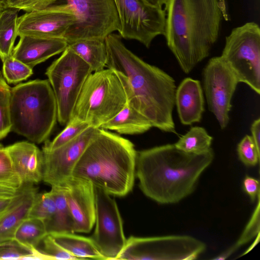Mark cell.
Here are the masks:
<instances>
[{"label": "cell", "instance_id": "cell-1", "mask_svg": "<svg viewBox=\"0 0 260 260\" xmlns=\"http://www.w3.org/2000/svg\"><path fill=\"white\" fill-rule=\"evenodd\" d=\"M121 38L114 32L105 38L106 67L117 73L129 105L144 116L152 127L176 134L173 118L176 90L174 79L133 53Z\"/></svg>", "mask_w": 260, "mask_h": 260}, {"label": "cell", "instance_id": "cell-2", "mask_svg": "<svg viewBox=\"0 0 260 260\" xmlns=\"http://www.w3.org/2000/svg\"><path fill=\"white\" fill-rule=\"evenodd\" d=\"M214 157L209 151L185 152L174 144L137 151L136 176L142 192L161 204L178 203L191 194Z\"/></svg>", "mask_w": 260, "mask_h": 260}, {"label": "cell", "instance_id": "cell-3", "mask_svg": "<svg viewBox=\"0 0 260 260\" xmlns=\"http://www.w3.org/2000/svg\"><path fill=\"white\" fill-rule=\"evenodd\" d=\"M167 45L186 74L209 55L216 42L224 8L219 0H168Z\"/></svg>", "mask_w": 260, "mask_h": 260}, {"label": "cell", "instance_id": "cell-4", "mask_svg": "<svg viewBox=\"0 0 260 260\" xmlns=\"http://www.w3.org/2000/svg\"><path fill=\"white\" fill-rule=\"evenodd\" d=\"M137 151L128 140L99 128L76 164L72 176L87 180L111 196L133 189Z\"/></svg>", "mask_w": 260, "mask_h": 260}, {"label": "cell", "instance_id": "cell-5", "mask_svg": "<svg viewBox=\"0 0 260 260\" xmlns=\"http://www.w3.org/2000/svg\"><path fill=\"white\" fill-rule=\"evenodd\" d=\"M11 131L37 144L46 141L57 120L54 92L48 80L36 79L11 89Z\"/></svg>", "mask_w": 260, "mask_h": 260}, {"label": "cell", "instance_id": "cell-6", "mask_svg": "<svg viewBox=\"0 0 260 260\" xmlns=\"http://www.w3.org/2000/svg\"><path fill=\"white\" fill-rule=\"evenodd\" d=\"M127 104L123 85L117 73L107 68L92 73L85 81L72 116L100 128Z\"/></svg>", "mask_w": 260, "mask_h": 260}, {"label": "cell", "instance_id": "cell-7", "mask_svg": "<svg viewBox=\"0 0 260 260\" xmlns=\"http://www.w3.org/2000/svg\"><path fill=\"white\" fill-rule=\"evenodd\" d=\"M221 58L239 82L260 93V28L247 22L234 28L226 37Z\"/></svg>", "mask_w": 260, "mask_h": 260}, {"label": "cell", "instance_id": "cell-8", "mask_svg": "<svg viewBox=\"0 0 260 260\" xmlns=\"http://www.w3.org/2000/svg\"><path fill=\"white\" fill-rule=\"evenodd\" d=\"M92 73L88 64L68 47L47 69L60 125H66L72 118L83 86Z\"/></svg>", "mask_w": 260, "mask_h": 260}, {"label": "cell", "instance_id": "cell-9", "mask_svg": "<svg viewBox=\"0 0 260 260\" xmlns=\"http://www.w3.org/2000/svg\"><path fill=\"white\" fill-rule=\"evenodd\" d=\"M64 6L70 7L76 17L64 37L68 43L89 39H105L119 28L114 0H55L49 7Z\"/></svg>", "mask_w": 260, "mask_h": 260}, {"label": "cell", "instance_id": "cell-10", "mask_svg": "<svg viewBox=\"0 0 260 260\" xmlns=\"http://www.w3.org/2000/svg\"><path fill=\"white\" fill-rule=\"evenodd\" d=\"M206 249L204 242L189 236H131L116 260H193Z\"/></svg>", "mask_w": 260, "mask_h": 260}, {"label": "cell", "instance_id": "cell-11", "mask_svg": "<svg viewBox=\"0 0 260 260\" xmlns=\"http://www.w3.org/2000/svg\"><path fill=\"white\" fill-rule=\"evenodd\" d=\"M119 20L118 30L125 39L139 41L149 48L157 36L165 35L166 12L145 0H114Z\"/></svg>", "mask_w": 260, "mask_h": 260}, {"label": "cell", "instance_id": "cell-12", "mask_svg": "<svg viewBox=\"0 0 260 260\" xmlns=\"http://www.w3.org/2000/svg\"><path fill=\"white\" fill-rule=\"evenodd\" d=\"M94 190L95 228L90 238L105 259H116L126 241L122 218L111 195L99 188Z\"/></svg>", "mask_w": 260, "mask_h": 260}, {"label": "cell", "instance_id": "cell-13", "mask_svg": "<svg viewBox=\"0 0 260 260\" xmlns=\"http://www.w3.org/2000/svg\"><path fill=\"white\" fill-rule=\"evenodd\" d=\"M202 80L208 109L223 129L230 121L231 101L239 82L220 56L209 59L203 69Z\"/></svg>", "mask_w": 260, "mask_h": 260}, {"label": "cell", "instance_id": "cell-14", "mask_svg": "<svg viewBox=\"0 0 260 260\" xmlns=\"http://www.w3.org/2000/svg\"><path fill=\"white\" fill-rule=\"evenodd\" d=\"M98 128L89 126L77 137L54 150L42 149V181L51 186L64 185L72 177L76 164Z\"/></svg>", "mask_w": 260, "mask_h": 260}, {"label": "cell", "instance_id": "cell-15", "mask_svg": "<svg viewBox=\"0 0 260 260\" xmlns=\"http://www.w3.org/2000/svg\"><path fill=\"white\" fill-rule=\"evenodd\" d=\"M76 17L69 6L49 7L26 12L18 21V36L63 38Z\"/></svg>", "mask_w": 260, "mask_h": 260}, {"label": "cell", "instance_id": "cell-16", "mask_svg": "<svg viewBox=\"0 0 260 260\" xmlns=\"http://www.w3.org/2000/svg\"><path fill=\"white\" fill-rule=\"evenodd\" d=\"M64 185L75 233H89L95 222L94 187L87 180L72 176Z\"/></svg>", "mask_w": 260, "mask_h": 260}, {"label": "cell", "instance_id": "cell-17", "mask_svg": "<svg viewBox=\"0 0 260 260\" xmlns=\"http://www.w3.org/2000/svg\"><path fill=\"white\" fill-rule=\"evenodd\" d=\"M12 56L32 68L51 57L62 53L68 46L63 38L20 36Z\"/></svg>", "mask_w": 260, "mask_h": 260}, {"label": "cell", "instance_id": "cell-18", "mask_svg": "<svg viewBox=\"0 0 260 260\" xmlns=\"http://www.w3.org/2000/svg\"><path fill=\"white\" fill-rule=\"evenodd\" d=\"M6 148L23 184L34 185L43 180V153L34 143L19 142Z\"/></svg>", "mask_w": 260, "mask_h": 260}, {"label": "cell", "instance_id": "cell-19", "mask_svg": "<svg viewBox=\"0 0 260 260\" xmlns=\"http://www.w3.org/2000/svg\"><path fill=\"white\" fill-rule=\"evenodd\" d=\"M204 98L200 81L183 79L175 93V105L181 123L190 125L201 121L205 111Z\"/></svg>", "mask_w": 260, "mask_h": 260}, {"label": "cell", "instance_id": "cell-20", "mask_svg": "<svg viewBox=\"0 0 260 260\" xmlns=\"http://www.w3.org/2000/svg\"><path fill=\"white\" fill-rule=\"evenodd\" d=\"M37 188L29 184L23 197L0 219V243L14 240L15 232L20 224L28 217Z\"/></svg>", "mask_w": 260, "mask_h": 260}, {"label": "cell", "instance_id": "cell-21", "mask_svg": "<svg viewBox=\"0 0 260 260\" xmlns=\"http://www.w3.org/2000/svg\"><path fill=\"white\" fill-rule=\"evenodd\" d=\"M151 127L152 126L149 121L127 104L116 115L100 128L116 131L120 134L135 135L144 133Z\"/></svg>", "mask_w": 260, "mask_h": 260}, {"label": "cell", "instance_id": "cell-22", "mask_svg": "<svg viewBox=\"0 0 260 260\" xmlns=\"http://www.w3.org/2000/svg\"><path fill=\"white\" fill-rule=\"evenodd\" d=\"M55 203V210L51 219L45 223L48 235L75 233L74 221L66 200V186H52L50 190Z\"/></svg>", "mask_w": 260, "mask_h": 260}, {"label": "cell", "instance_id": "cell-23", "mask_svg": "<svg viewBox=\"0 0 260 260\" xmlns=\"http://www.w3.org/2000/svg\"><path fill=\"white\" fill-rule=\"evenodd\" d=\"M105 39H89L68 43V47L90 67L92 72L103 70L107 59Z\"/></svg>", "mask_w": 260, "mask_h": 260}, {"label": "cell", "instance_id": "cell-24", "mask_svg": "<svg viewBox=\"0 0 260 260\" xmlns=\"http://www.w3.org/2000/svg\"><path fill=\"white\" fill-rule=\"evenodd\" d=\"M51 236L57 243L78 259H105L90 237L80 236L74 233H61Z\"/></svg>", "mask_w": 260, "mask_h": 260}, {"label": "cell", "instance_id": "cell-25", "mask_svg": "<svg viewBox=\"0 0 260 260\" xmlns=\"http://www.w3.org/2000/svg\"><path fill=\"white\" fill-rule=\"evenodd\" d=\"M19 11L12 8L0 10V59L2 61L12 54L18 36Z\"/></svg>", "mask_w": 260, "mask_h": 260}, {"label": "cell", "instance_id": "cell-26", "mask_svg": "<svg viewBox=\"0 0 260 260\" xmlns=\"http://www.w3.org/2000/svg\"><path fill=\"white\" fill-rule=\"evenodd\" d=\"M47 235L43 221L28 217L17 228L14 240L20 245L33 250Z\"/></svg>", "mask_w": 260, "mask_h": 260}, {"label": "cell", "instance_id": "cell-27", "mask_svg": "<svg viewBox=\"0 0 260 260\" xmlns=\"http://www.w3.org/2000/svg\"><path fill=\"white\" fill-rule=\"evenodd\" d=\"M213 138L202 127L193 126L174 144L185 152L201 154L210 150Z\"/></svg>", "mask_w": 260, "mask_h": 260}, {"label": "cell", "instance_id": "cell-28", "mask_svg": "<svg viewBox=\"0 0 260 260\" xmlns=\"http://www.w3.org/2000/svg\"><path fill=\"white\" fill-rule=\"evenodd\" d=\"M89 125L78 118L72 116L66 127L52 141L47 140L43 150H52L71 141L88 127Z\"/></svg>", "mask_w": 260, "mask_h": 260}, {"label": "cell", "instance_id": "cell-29", "mask_svg": "<svg viewBox=\"0 0 260 260\" xmlns=\"http://www.w3.org/2000/svg\"><path fill=\"white\" fill-rule=\"evenodd\" d=\"M55 210V203L51 191L37 192L34 198L28 217L40 219L44 224L52 217Z\"/></svg>", "mask_w": 260, "mask_h": 260}, {"label": "cell", "instance_id": "cell-30", "mask_svg": "<svg viewBox=\"0 0 260 260\" xmlns=\"http://www.w3.org/2000/svg\"><path fill=\"white\" fill-rule=\"evenodd\" d=\"M37 248L31 250L15 240L0 243V259H47Z\"/></svg>", "mask_w": 260, "mask_h": 260}, {"label": "cell", "instance_id": "cell-31", "mask_svg": "<svg viewBox=\"0 0 260 260\" xmlns=\"http://www.w3.org/2000/svg\"><path fill=\"white\" fill-rule=\"evenodd\" d=\"M11 89L0 71V140L6 137L11 131Z\"/></svg>", "mask_w": 260, "mask_h": 260}, {"label": "cell", "instance_id": "cell-32", "mask_svg": "<svg viewBox=\"0 0 260 260\" xmlns=\"http://www.w3.org/2000/svg\"><path fill=\"white\" fill-rule=\"evenodd\" d=\"M2 62V74L8 83H18L25 80L33 74L32 68L12 55Z\"/></svg>", "mask_w": 260, "mask_h": 260}, {"label": "cell", "instance_id": "cell-33", "mask_svg": "<svg viewBox=\"0 0 260 260\" xmlns=\"http://www.w3.org/2000/svg\"><path fill=\"white\" fill-rule=\"evenodd\" d=\"M23 184L8 151L0 144V186L19 189Z\"/></svg>", "mask_w": 260, "mask_h": 260}, {"label": "cell", "instance_id": "cell-34", "mask_svg": "<svg viewBox=\"0 0 260 260\" xmlns=\"http://www.w3.org/2000/svg\"><path fill=\"white\" fill-rule=\"evenodd\" d=\"M240 161L246 167H254L259 161V150L257 149L251 136L246 135L237 146Z\"/></svg>", "mask_w": 260, "mask_h": 260}, {"label": "cell", "instance_id": "cell-35", "mask_svg": "<svg viewBox=\"0 0 260 260\" xmlns=\"http://www.w3.org/2000/svg\"><path fill=\"white\" fill-rule=\"evenodd\" d=\"M42 248H37L50 259H78L57 243L50 235H47L41 242Z\"/></svg>", "mask_w": 260, "mask_h": 260}, {"label": "cell", "instance_id": "cell-36", "mask_svg": "<svg viewBox=\"0 0 260 260\" xmlns=\"http://www.w3.org/2000/svg\"><path fill=\"white\" fill-rule=\"evenodd\" d=\"M259 206L258 198L257 206L251 217V220L246 227L244 232L237 244L230 250L221 254L217 257L214 258L215 259H224L226 258L237 248L249 241L252 238L255 236L257 234L259 233V226L256 227L257 225H259V221H259Z\"/></svg>", "mask_w": 260, "mask_h": 260}, {"label": "cell", "instance_id": "cell-37", "mask_svg": "<svg viewBox=\"0 0 260 260\" xmlns=\"http://www.w3.org/2000/svg\"><path fill=\"white\" fill-rule=\"evenodd\" d=\"M55 0H7L8 8L23 10L29 12L46 9Z\"/></svg>", "mask_w": 260, "mask_h": 260}, {"label": "cell", "instance_id": "cell-38", "mask_svg": "<svg viewBox=\"0 0 260 260\" xmlns=\"http://www.w3.org/2000/svg\"><path fill=\"white\" fill-rule=\"evenodd\" d=\"M29 184H23L19 192L14 196L0 198V219L24 196Z\"/></svg>", "mask_w": 260, "mask_h": 260}, {"label": "cell", "instance_id": "cell-39", "mask_svg": "<svg viewBox=\"0 0 260 260\" xmlns=\"http://www.w3.org/2000/svg\"><path fill=\"white\" fill-rule=\"evenodd\" d=\"M243 189L254 202L259 196V180L249 175H246L243 181Z\"/></svg>", "mask_w": 260, "mask_h": 260}, {"label": "cell", "instance_id": "cell-40", "mask_svg": "<svg viewBox=\"0 0 260 260\" xmlns=\"http://www.w3.org/2000/svg\"><path fill=\"white\" fill-rule=\"evenodd\" d=\"M251 137L257 148L259 150L260 142V118L255 120L251 126Z\"/></svg>", "mask_w": 260, "mask_h": 260}, {"label": "cell", "instance_id": "cell-41", "mask_svg": "<svg viewBox=\"0 0 260 260\" xmlns=\"http://www.w3.org/2000/svg\"><path fill=\"white\" fill-rule=\"evenodd\" d=\"M20 188L19 189H15L12 188L0 186V198L13 197L19 192Z\"/></svg>", "mask_w": 260, "mask_h": 260}, {"label": "cell", "instance_id": "cell-42", "mask_svg": "<svg viewBox=\"0 0 260 260\" xmlns=\"http://www.w3.org/2000/svg\"><path fill=\"white\" fill-rule=\"evenodd\" d=\"M149 4L158 7L162 8L163 6H166L168 0H145Z\"/></svg>", "mask_w": 260, "mask_h": 260}, {"label": "cell", "instance_id": "cell-43", "mask_svg": "<svg viewBox=\"0 0 260 260\" xmlns=\"http://www.w3.org/2000/svg\"><path fill=\"white\" fill-rule=\"evenodd\" d=\"M7 8H8L7 0H0V10H3Z\"/></svg>", "mask_w": 260, "mask_h": 260}]
</instances>
